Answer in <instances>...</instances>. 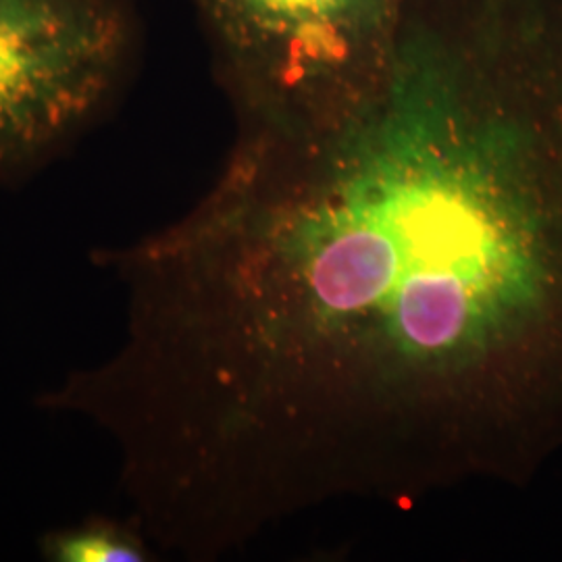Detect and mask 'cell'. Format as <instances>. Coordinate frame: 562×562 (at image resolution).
I'll return each instance as SVG.
<instances>
[{
	"instance_id": "6da1fadb",
	"label": "cell",
	"mask_w": 562,
	"mask_h": 562,
	"mask_svg": "<svg viewBox=\"0 0 562 562\" xmlns=\"http://www.w3.org/2000/svg\"><path fill=\"white\" fill-rule=\"evenodd\" d=\"M113 355L42 392L157 548L521 482L562 446V0H411L359 99L238 125L181 220L92 255Z\"/></svg>"
},
{
	"instance_id": "7a4b0ae2",
	"label": "cell",
	"mask_w": 562,
	"mask_h": 562,
	"mask_svg": "<svg viewBox=\"0 0 562 562\" xmlns=\"http://www.w3.org/2000/svg\"><path fill=\"white\" fill-rule=\"evenodd\" d=\"M411 0H194L238 125H285L359 99Z\"/></svg>"
},
{
	"instance_id": "3957f363",
	"label": "cell",
	"mask_w": 562,
	"mask_h": 562,
	"mask_svg": "<svg viewBox=\"0 0 562 562\" xmlns=\"http://www.w3.org/2000/svg\"><path fill=\"white\" fill-rule=\"evenodd\" d=\"M130 41L117 0H0V180L48 161L97 121Z\"/></svg>"
},
{
	"instance_id": "277c9868",
	"label": "cell",
	"mask_w": 562,
	"mask_h": 562,
	"mask_svg": "<svg viewBox=\"0 0 562 562\" xmlns=\"http://www.w3.org/2000/svg\"><path fill=\"white\" fill-rule=\"evenodd\" d=\"M153 548L138 521L106 515L46 531L38 540L42 557L50 562L153 561Z\"/></svg>"
}]
</instances>
